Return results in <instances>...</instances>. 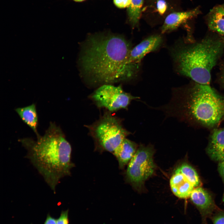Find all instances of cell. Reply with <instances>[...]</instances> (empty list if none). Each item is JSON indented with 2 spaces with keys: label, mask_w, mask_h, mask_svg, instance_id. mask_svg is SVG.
<instances>
[{
  "label": "cell",
  "mask_w": 224,
  "mask_h": 224,
  "mask_svg": "<svg viewBox=\"0 0 224 224\" xmlns=\"http://www.w3.org/2000/svg\"><path fill=\"white\" fill-rule=\"evenodd\" d=\"M131 45L122 35L111 32L90 35L82 45L80 72L90 84L100 86L134 77L140 65L129 63Z\"/></svg>",
  "instance_id": "cell-1"
},
{
  "label": "cell",
  "mask_w": 224,
  "mask_h": 224,
  "mask_svg": "<svg viewBox=\"0 0 224 224\" xmlns=\"http://www.w3.org/2000/svg\"><path fill=\"white\" fill-rule=\"evenodd\" d=\"M34 140L24 138L18 141L27 151L26 157L42 175L54 192L60 180L70 174L71 147L62 129L50 122L44 135Z\"/></svg>",
  "instance_id": "cell-2"
},
{
  "label": "cell",
  "mask_w": 224,
  "mask_h": 224,
  "mask_svg": "<svg viewBox=\"0 0 224 224\" xmlns=\"http://www.w3.org/2000/svg\"><path fill=\"white\" fill-rule=\"evenodd\" d=\"M224 50V38L207 36L177 48L173 56L178 72L196 83L209 85L212 70Z\"/></svg>",
  "instance_id": "cell-3"
},
{
  "label": "cell",
  "mask_w": 224,
  "mask_h": 224,
  "mask_svg": "<svg viewBox=\"0 0 224 224\" xmlns=\"http://www.w3.org/2000/svg\"><path fill=\"white\" fill-rule=\"evenodd\" d=\"M184 105L189 118L205 127H213L224 117V97L209 85L195 82L188 90Z\"/></svg>",
  "instance_id": "cell-4"
},
{
  "label": "cell",
  "mask_w": 224,
  "mask_h": 224,
  "mask_svg": "<svg viewBox=\"0 0 224 224\" xmlns=\"http://www.w3.org/2000/svg\"><path fill=\"white\" fill-rule=\"evenodd\" d=\"M110 112L107 110L96 121L86 127L100 147L113 152L129 133L123 128L119 119Z\"/></svg>",
  "instance_id": "cell-5"
},
{
  "label": "cell",
  "mask_w": 224,
  "mask_h": 224,
  "mask_svg": "<svg viewBox=\"0 0 224 224\" xmlns=\"http://www.w3.org/2000/svg\"><path fill=\"white\" fill-rule=\"evenodd\" d=\"M90 97L97 107L110 112L127 109L132 100L138 98L124 91L121 86L110 84L100 86Z\"/></svg>",
  "instance_id": "cell-6"
},
{
  "label": "cell",
  "mask_w": 224,
  "mask_h": 224,
  "mask_svg": "<svg viewBox=\"0 0 224 224\" xmlns=\"http://www.w3.org/2000/svg\"><path fill=\"white\" fill-rule=\"evenodd\" d=\"M151 147L141 146L128 163L126 175L128 180L136 187H141L153 173L155 166Z\"/></svg>",
  "instance_id": "cell-7"
},
{
  "label": "cell",
  "mask_w": 224,
  "mask_h": 224,
  "mask_svg": "<svg viewBox=\"0 0 224 224\" xmlns=\"http://www.w3.org/2000/svg\"><path fill=\"white\" fill-rule=\"evenodd\" d=\"M162 40V37L158 35H152L144 40L132 49L129 58V63L140 65L143 57L147 54L158 48Z\"/></svg>",
  "instance_id": "cell-8"
},
{
  "label": "cell",
  "mask_w": 224,
  "mask_h": 224,
  "mask_svg": "<svg viewBox=\"0 0 224 224\" xmlns=\"http://www.w3.org/2000/svg\"><path fill=\"white\" fill-rule=\"evenodd\" d=\"M207 151L212 160H224V128L214 129L212 133Z\"/></svg>",
  "instance_id": "cell-9"
},
{
  "label": "cell",
  "mask_w": 224,
  "mask_h": 224,
  "mask_svg": "<svg viewBox=\"0 0 224 224\" xmlns=\"http://www.w3.org/2000/svg\"><path fill=\"white\" fill-rule=\"evenodd\" d=\"M190 197L192 201L199 209L203 216L209 215L215 208V205L211 196L201 187H197L194 189Z\"/></svg>",
  "instance_id": "cell-10"
},
{
  "label": "cell",
  "mask_w": 224,
  "mask_h": 224,
  "mask_svg": "<svg viewBox=\"0 0 224 224\" xmlns=\"http://www.w3.org/2000/svg\"><path fill=\"white\" fill-rule=\"evenodd\" d=\"M199 13L197 8L186 12H172L166 17L161 28V32L165 33L176 29L182 24Z\"/></svg>",
  "instance_id": "cell-11"
},
{
  "label": "cell",
  "mask_w": 224,
  "mask_h": 224,
  "mask_svg": "<svg viewBox=\"0 0 224 224\" xmlns=\"http://www.w3.org/2000/svg\"><path fill=\"white\" fill-rule=\"evenodd\" d=\"M170 185L174 194L183 199L190 197L194 187L183 174L176 171L170 179Z\"/></svg>",
  "instance_id": "cell-12"
},
{
  "label": "cell",
  "mask_w": 224,
  "mask_h": 224,
  "mask_svg": "<svg viewBox=\"0 0 224 224\" xmlns=\"http://www.w3.org/2000/svg\"><path fill=\"white\" fill-rule=\"evenodd\" d=\"M136 151L135 143L125 138L113 152L118 161L120 168H123L129 163Z\"/></svg>",
  "instance_id": "cell-13"
},
{
  "label": "cell",
  "mask_w": 224,
  "mask_h": 224,
  "mask_svg": "<svg viewBox=\"0 0 224 224\" xmlns=\"http://www.w3.org/2000/svg\"><path fill=\"white\" fill-rule=\"evenodd\" d=\"M207 22L209 29L224 35V6L218 5L213 8L208 13Z\"/></svg>",
  "instance_id": "cell-14"
},
{
  "label": "cell",
  "mask_w": 224,
  "mask_h": 224,
  "mask_svg": "<svg viewBox=\"0 0 224 224\" xmlns=\"http://www.w3.org/2000/svg\"><path fill=\"white\" fill-rule=\"evenodd\" d=\"M15 110L22 121L32 129L36 136L39 135L37 130L38 116L35 104L18 108Z\"/></svg>",
  "instance_id": "cell-15"
},
{
  "label": "cell",
  "mask_w": 224,
  "mask_h": 224,
  "mask_svg": "<svg viewBox=\"0 0 224 224\" xmlns=\"http://www.w3.org/2000/svg\"><path fill=\"white\" fill-rule=\"evenodd\" d=\"M143 0H131L128 7V15L129 21L133 26H136L139 22Z\"/></svg>",
  "instance_id": "cell-16"
},
{
  "label": "cell",
  "mask_w": 224,
  "mask_h": 224,
  "mask_svg": "<svg viewBox=\"0 0 224 224\" xmlns=\"http://www.w3.org/2000/svg\"><path fill=\"white\" fill-rule=\"evenodd\" d=\"M175 171L180 172L192 184L194 187L200 185L201 182L195 170L186 163L182 164Z\"/></svg>",
  "instance_id": "cell-17"
},
{
  "label": "cell",
  "mask_w": 224,
  "mask_h": 224,
  "mask_svg": "<svg viewBox=\"0 0 224 224\" xmlns=\"http://www.w3.org/2000/svg\"><path fill=\"white\" fill-rule=\"evenodd\" d=\"M68 210L62 212L59 217L56 220V224H69Z\"/></svg>",
  "instance_id": "cell-18"
},
{
  "label": "cell",
  "mask_w": 224,
  "mask_h": 224,
  "mask_svg": "<svg viewBox=\"0 0 224 224\" xmlns=\"http://www.w3.org/2000/svg\"><path fill=\"white\" fill-rule=\"evenodd\" d=\"M115 5L118 7L124 8L128 7L131 0H113Z\"/></svg>",
  "instance_id": "cell-19"
},
{
  "label": "cell",
  "mask_w": 224,
  "mask_h": 224,
  "mask_svg": "<svg viewBox=\"0 0 224 224\" xmlns=\"http://www.w3.org/2000/svg\"><path fill=\"white\" fill-rule=\"evenodd\" d=\"M213 224H224V214L216 216L213 219Z\"/></svg>",
  "instance_id": "cell-20"
},
{
  "label": "cell",
  "mask_w": 224,
  "mask_h": 224,
  "mask_svg": "<svg viewBox=\"0 0 224 224\" xmlns=\"http://www.w3.org/2000/svg\"><path fill=\"white\" fill-rule=\"evenodd\" d=\"M157 7L160 12L161 13L164 12L166 9L165 2L162 0L159 1L157 2Z\"/></svg>",
  "instance_id": "cell-21"
},
{
  "label": "cell",
  "mask_w": 224,
  "mask_h": 224,
  "mask_svg": "<svg viewBox=\"0 0 224 224\" xmlns=\"http://www.w3.org/2000/svg\"><path fill=\"white\" fill-rule=\"evenodd\" d=\"M218 170L222 177L224 183V160L219 161L218 166Z\"/></svg>",
  "instance_id": "cell-22"
},
{
  "label": "cell",
  "mask_w": 224,
  "mask_h": 224,
  "mask_svg": "<svg viewBox=\"0 0 224 224\" xmlns=\"http://www.w3.org/2000/svg\"><path fill=\"white\" fill-rule=\"evenodd\" d=\"M44 224H56V220L48 214Z\"/></svg>",
  "instance_id": "cell-23"
},
{
  "label": "cell",
  "mask_w": 224,
  "mask_h": 224,
  "mask_svg": "<svg viewBox=\"0 0 224 224\" xmlns=\"http://www.w3.org/2000/svg\"><path fill=\"white\" fill-rule=\"evenodd\" d=\"M73 1L77 2H80L84 0H73Z\"/></svg>",
  "instance_id": "cell-24"
},
{
  "label": "cell",
  "mask_w": 224,
  "mask_h": 224,
  "mask_svg": "<svg viewBox=\"0 0 224 224\" xmlns=\"http://www.w3.org/2000/svg\"><path fill=\"white\" fill-rule=\"evenodd\" d=\"M223 84H224V75L223 77Z\"/></svg>",
  "instance_id": "cell-25"
},
{
  "label": "cell",
  "mask_w": 224,
  "mask_h": 224,
  "mask_svg": "<svg viewBox=\"0 0 224 224\" xmlns=\"http://www.w3.org/2000/svg\"><path fill=\"white\" fill-rule=\"evenodd\" d=\"M223 119H224V117L223 118Z\"/></svg>",
  "instance_id": "cell-26"
},
{
  "label": "cell",
  "mask_w": 224,
  "mask_h": 224,
  "mask_svg": "<svg viewBox=\"0 0 224 224\" xmlns=\"http://www.w3.org/2000/svg\"></svg>",
  "instance_id": "cell-27"
}]
</instances>
